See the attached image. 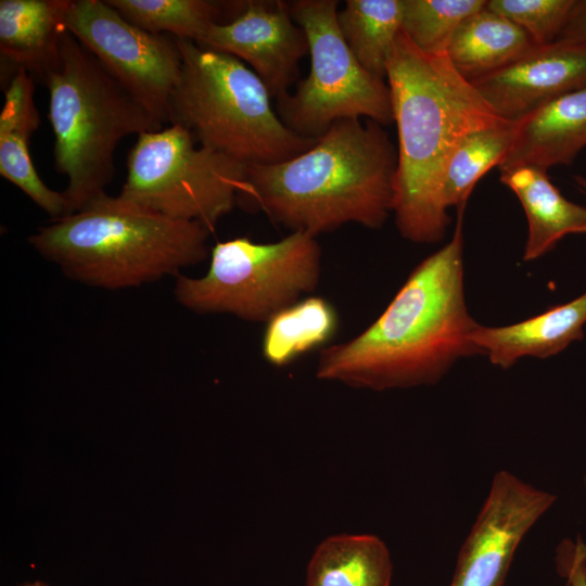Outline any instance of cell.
I'll list each match as a JSON object with an SVG mask.
<instances>
[{"instance_id": "obj_1", "label": "cell", "mask_w": 586, "mask_h": 586, "mask_svg": "<svg viewBox=\"0 0 586 586\" xmlns=\"http://www.w3.org/2000/svg\"><path fill=\"white\" fill-rule=\"evenodd\" d=\"M451 240L409 273L385 310L349 341L320 351L316 375L357 388L430 385L460 358L479 354L463 284L460 207Z\"/></svg>"}, {"instance_id": "obj_2", "label": "cell", "mask_w": 586, "mask_h": 586, "mask_svg": "<svg viewBox=\"0 0 586 586\" xmlns=\"http://www.w3.org/2000/svg\"><path fill=\"white\" fill-rule=\"evenodd\" d=\"M386 80L398 135L395 224L406 240L435 243L449 224L442 186L453 152L471 132L508 120L496 115L447 54L421 52L402 30Z\"/></svg>"}, {"instance_id": "obj_3", "label": "cell", "mask_w": 586, "mask_h": 586, "mask_svg": "<svg viewBox=\"0 0 586 586\" xmlns=\"http://www.w3.org/2000/svg\"><path fill=\"white\" fill-rule=\"evenodd\" d=\"M396 171L397 149L382 125L341 119L305 152L247 166L239 199L316 238L351 222L379 229L393 213Z\"/></svg>"}, {"instance_id": "obj_4", "label": "cell", "mask_w": 586, "mask_h": 586, "mask_svg": "<svg viewBox=\"0 0 586 586\" xmlns=\"http://www.w3.org/2000/svg\"><path fill=\"white\" fill-rule=\"evenodd\" d=\"M211 231L106 193L40 227L28 241L77 282L109 290L139 286L202 263Z\"/></svg>"}, {"instance_id": "obj_5", "label": "cell", "mask_w": 586, "mask_h": 586, "mask_svg": "<svg viewBox=\"0 0 586 586\" xmlns=\"http://www.w3.org/2000/svg\"><path fill=\"white\" fill-rule=\"evenodd\" d=\"M54 136V167L67 177L71 212L106 193L114 153L129 135L164 128L67 29L43 81ZM71 213V214H72Z\"/></svg>"}, {"instance_id": "obj_6", "label": "cell", "mask_w": 586, "mask_h": 586, "mask_svg": "<svg viewBox=\"0 0 586 586\" xmlns=\"http://www.w3.org/2000/svg\"><path fill=\"white\" fill-rule=\"evenodd\" d=\"M177 42L182 68L168 125L184 127L199 144L246 166L286 161L316 142L284 125L266 86L241 60L191 40Z\"/></svg>"}, {"instance_id": "obj_7", "label": "cell", "mask_w": 586, "mask_h": 586, "mask_svg": "<svg viewBox=\"0 0 586 586\" xmlns=\"http://www.w3.org/2000/svg\"><path fill=\"white\" fill-rule=\"evenodd\" d=\"M321 250L316 237L290 232L272 243L249 238L217 242L206 273L175 277L176 301L199 314H230L267 322L319 284Z\"/></svg>"}, {"instance_id": "obj_8", "label": "cell", "mask_w": 586, "mask_h": 586, "mask_svg": "<svg viewBox=\"0 0 586 586\" xmlns=\"http://www.w3.org/2000/svg\"><path fill=\"white\" fill-rule=\"evenodd\" d=\"M123 201L211 232L242 193L247 166L196 142L180 125L137 136L127 156Z\"/></svg>"}, {"instance_id": "obj_9", "label": "cell", "mask_w": 586, "mask_h": 586, "mask_svg": "<svg viewBox=\"0 0 586 586\" xmlns=\"http://www.w3.org/2000/svg\"><path fill=\"white\" fill-rule=\"evenodd\" d=\"M335 0L289 2L295 23L308 39L310 71L294 93L277 100L279 117L297 135L317 139L335 122L348 118L394 122L391 90L367 72L345 42Z\"/></svg>"}, {"instance_id": "obj_10", "label": "cell", "mask_w": 586, "mask_h": 586, "mask_svg": "<svg viewBox=\"0 0 586 586\" xmlns=\"http://www.w3.org/2000/svg\"><path fill=\"white\" fill-rule=\"evenodd\" d=\"M65 28L160 123L182 68L177 38L143 30L106 0H68Z\"/></svg>"}, {"instance_id": "obj_11", "label": "cell", "mask_w": 586, "mask_h": 586, "mask_svg": "<svg viewBox=\"0 0 586 586\" xmlns=\"http://www.w3.org/2000/svg\"><path fill=\"white\" fill-rule=\"evenodd\" d=\"M556 496L498 471L457 559L450 586H504L514 552Z\"/></svg>"}, {"instance_id": "obj_12", "label": "cell", "mask_w": 586, "mask_h": 586, "mask_svg": "<svg viewBox=\"0 0 586 586\" xmlns=\"http://www.w3.org/2000/svg\"><path fill=\"white\" fill-rule=\"evenodd\" d=\"M195 43L249 63L276 100L289 93L309 53L306 34L284 1L245 2L235 18L212 24Z\"/></svg>"}, {"instance_id": "obj_13", "label": "cell", "mask_w": 586, "mask_h": 586, "mask_svg": "<svg viewBox=\"0 0 586 586\" xmlns=\"http://www.w3.org/2000/svg\"><path fill=\"white\" fill-rule=\"evenodd\" d=\"M502 119L515 122L586 87V44L536 46L513 63L470 81Z\"/></svg>"}, {"instance_id": "obj_14", "label": "cell", "mask_w": 586, "mask_h": 586, "mask_svg": "<svg viewBox=\"0 0 586 586\" xmlns=\"http://www.w3.org/2000/svg\"><path fill=\"white\" fill-rule=\"evenodd\" d=\"M34 78L20 68L4 90L0 114V174L54 220L72 212L64 193L50 189L31 161L29 139L40 124L34 102Z\"/></svg>"}, {"instance_id": "obj_15", "label": "cell", "mask_w": 586, "mask_h": 586, "mask_svg": "<svg viewBox=\"0 0 586 586\" xmlns=\"http://www.w3.org/2000/svg\"><path fill=\"white\" fill-rule=\"evenodd\" d=\"M586 146V87L565 93L519 120L499 170L530 165L548 170L570 165Z\"/></svg>"}, {"instance_id": "obj_16", "label": "cell", "mask_w": 586, "mask_h": 586, "mask_svg": "<svg viewBox=\"0 0 586 586\" xmlns=\"http://www.w3.org/2000/svg\"><path fill=\"white\" fill-rule=\"evenodd\" d=\"M586 292L526 320L504 327L477 324L471 341L479 354L507 369L523 357L548 358L584 336Z\"/></svg>"}, {"instance_id": "obj_17", "label": "cell", "mask_w": 586, "mask_h": 586, "mask_svg": "<svg viewBox=\"0 0 586 586\" xmlns=\"http://www.w3.org/2000/svg\"><path fill=\"white\" fill-rule=\"evenodd\" d=\"M68 0H1V59L43 82L60 59Z\"/></svg>"}, {"instance_id": "obj_18", "label": "cell", "mask_w": 586, "mask_h": 586, "mask_svg": "<svg viewBox=\"0 0 586 586\" xmlns=\"http://www.w3.org/2000/svg\"><path fill=\"white\" fill-rule=\"evenodd\" d=\"M500 181L518 198L527 220L525 262L548 253L568 234L586 233V207L569 201L546 169L530 165L502 169Z\"/></svg>"}, {"instance_id": "obj_19", "label": "cell", "mask_w": 586, "mask_h": 586, "mask_svg": "<svg viewBox=\"0 0 586 586\" xmlns=\"http://www.w3.org/2000/svg\"><path fill=\"white\" fill-rule=\"evenodd\" d=\"M534 47L523 29L485 5L461 23L446 54L455 69L472 81L506 67Z\"/></svg>"}, {"instance_id": "obj_20", "label": "cell", "mask_w": 586, "mask_h": 586, "mask_svg": "<svg viewBox=\"0 0 586 586\" xmlns=\"http://www.w3.org/2000/svg\"><path fill=\"white\" fill-rule=\"evenodd\" d=\"M392 560L385 543L371 534L323 539L307 568L306 586H390Z\"/></svg>"}, {"instance_id": "obj_21", "label": "cell", "mask_w": 586, "mask_h": 586, "mask_svg": "<svg viewBox=\"0 0 586 586\" xmlns=\"http://www.w3.org/2000/svg\"><path fill=\"white\" fill-rule=\"evenodd\" d=\"M339 329L337 310L327 298L308 296L275 314L267 322L262 354L276 367L286 366L320 346Z\"/></svg>"}, {"instance_id": "obj_22", "label": "cell", "mask_w": 586, "mask_h": 586, "mask_svg": "<svg viewBox=\"0 0 586 586\" xmlns=\"http://www.w3.org/2000/svg\"><path fill=\"white\" fill-rule=\"evenodd\" d=\"M403 0H347L337 12L340 31L360 65L386 79V65L402 30Z\"/></svg>"}, {"instance_id": "obj_23", "label": "cell", "mask_w": 586, "mask_h": 586, "mask_svg": "<svg viewBox=\"0 0 586 586\" xmlns=\"http://www.w3.org/2000/svg\"><path fill=\"white\" fill-rule=\"evenodd\" d=\"M519 120L471 132L453 152L443 178L442 200L445 208L466 207L477 181L494 166L501 164L514 142Z\"/></svg>"}, {"instance_id": "obj_24", "label": "cell", "mask_w": 586, "mask_h": 586, "mask_svg": "<svg viewBox=\"0 0 586 586\" xmlns=\"http://www.w3.org/2000/svg\"><path fill=\"white\" fill-rule=\"evenodd\" d=\"M122 16L145 31L198 42L219 23L222 3L208 0H106Z\"/></svg>"}, {"instance_id": "obj_25", "label": "cell", "mask_w": 586, "mask_h": 586, "mask_svg": "<svg viewBox=\"0 0 586 586\" xmlns=\"http://www.w3.org/2000/svg\"><path fill=\"white\" fill-rule=\"evenodd\" d=\"M487 0H403L402 31L421 52L446 54L461 23Z\"/></svg>"}, {"instance_id": "obj_26", "label": "cell", "mask_w": 586, "mask_h": 586, "mask_svg": "<svg viewBox=\"0 0 586 586\" xmlns=\"http://www.w3.org/2000/svg\"><path fill=\"white\" fill-rule=\"evenodd\" d=\"M575 0H488L486 8L523 29L535 46L555 42Z\"/></svg>"}, {"instance_id": "obj_27", "label": "cell", "mask_w": 586, "mask_h": 586, "mask_svg": "<svg viewBox=\"0 0 586 586\" xmlns=\"http://www.w3.org/2000/svg\"><path fill=\"white\" fill-rule=\"evenodd\" d=\"M556 562L568 586H586V544L582 538L564 539L557 548Z\"/></svg>"}, {"instance_id": "obj_28", "label": "cell", "mask_w": 586, "mask_h": 586, "mask_svg": "<svg viewBox=\"0 0 586 586\" xmlns=\"http://www.w3.org/2000/svg\"><path fill=\"white\" fill-rule=\"evenodd\" d=\"M556 41L586 44V0H575Z\"/></svg>"}, {"instance_id": "obj_29", "label": "cell", "mask_w": 586, "mask_h": 586, "mask_svg": "<svg viewBox=\"0 0 586 586\" xmlns=\"http://www.w3.org/2000/svg\"><path fill=\"white\" fill-rule=\"evenodd\" d=\"M577 187L586 193V177L577 175L574 177Z\"/></svg>"}, {"instance_id": "obj_30", "label": "cell", "mask_w": 586, "mask_h": 586, "mask_svg": "<svg viewBox=\"0 0 586 586\" xmlns=\"http://www.w3.org/2000/svg\"><path fill=\"white\" fill-rule=\"evenodd\" d=\"M23 586H47V585L41 583V582H35V583H31V584H25Z\"/></svg>"}, {"instance_id": "obj_31", "label": "cell", "mask_w": 586, "mask_h": 586, "mask_svg": "<svg viewBox=\"0 0 586 586\" xmlns=\"http://www.w3.org/2000/svg\"><path fill=\"white\" fill-rule=\"evenodd\" d=\"M585 486H586V475H585Z\"/></svg>"}, {"instance_id": "obj_32", "label": "cell", "mask_w": 586, "mask_h": 586, "mask_svg": "<svg viewBox=\"0 0 586 586\" xmlns=\"http://www.w3.org/2000/svg\"><path fill=\"white\" fill-rule=\"evenodd\" d=\"M565 586H568V585H565Z\"/></svg>"}]
</instances>
